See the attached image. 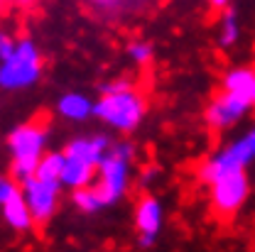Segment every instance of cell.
Here are the masks:
<instances>
[{"instance_id":"obj_1","label":"cell","mask_w":255,"mask_h":252,"mask_svg":"<svg viewBox=\"0 0 255 252\" xmlns=\"http://www.w3.org/2000/svg\"><path fill=\"white\" fill-rule=\"evenodd\" d=\"M145 113H147V100L128 76L106 81L94 103V118L118 135L135 132L142 125Z\"/></svg>"},{"instance_id":"obj_2","label":"cell","mask_w":255,"mask_h":252,"mask_svg":"<svg viewBox=\"0 0 255 252\" xmlns=\"http://www.w3.org/2000/svg\"><path fill=\"white\" fill-rule=\"evenodd\" d=\"M135 157H137V150H135V145L130 140H113L111 150L106 152V157L101 159V164L96 167L94 186L103 196L108 208L118 206L132 189Z\"/></svg>"},{"instance_id":"obj_3","label":"cell","mask_w":255,"mask_h":252,"mask_svg":"<svg viewBox=\"0 0 255 252\" xmlns=\"http://www.w3.org/2000/svg\"><path fill=\"white\" fill-rule=\"evenodd\" d=\"M10 174L22 184L37 171V164L49 152V127L42 120H27L7 132Z\"/></svg>"},{"instance_id":"obj_4","label":"cell","mask_w":255,"mask_h":252,"mask_svg":"<svg viewBox=\"0 0 255 252\" xmlns=\"http://www.w3.org/2000/svg\"><path fill=\"white\" fill-rule=\"evenodd\" d=\"M44 59L32 37H17L10 57L0 62V93H25L42 79Z\"/></svg>"},{"instance_id":"obj_5","label":"cell","mask_w":255,"mask_h":252,"mask_svg":"<svg viewBox=\"0 0 255 252\" xmlns=\"http://www.w3.org/2000/svg\"><path fill=\"white\" fill-rule=\"evenodd\" d=\"M255 164V125L238 132L226 145L214 150L199 167V179L204 184H211L233 171H248Z\"/></svg>"},{"instance_id":"obj_6","label":"cell","mask_w":255,"mask_h":252,"mask_svg":"<svg viewBox=\"0 0 255 252\" xmlns=\"http://www.w3.org/2000/svg\"><path fill=\"white\" fill-rule=\"evenodd\" d=\"M20 191L30 206V213L34 218V225H47L57 216L59 203H62V181L59 179H47L39 174H32L20 184Z\"/></svg>"},{"instance_id":"obj_7","label":"cell","mask_w":255,"mask_h":252,"mask_svg":"<svg viewBox=\"0 0 255 252\" xmlns=\"http://www.w3.org/2000/svg\"><path fill=\"white\" fill-rule=\"evenodd\" d=\"M251 110H255L253 100L248 93H233V91H223L211 98V103L204 110V120L214 132H228L238 123H243Z\"/></svg>"},{"instance_id":"obj_8","label":"cell","mask_w":255,"mask_h":252,"mask_svg":"<svg viewBox=\"0 0 255 252\" xmlns=\"http://www.w3.org/2000/svg\"><path fill=\"white\" fill-rule=\"evenodd\" d=\"M251 196V179L248 171H233L209 184V203L216 216L231 218L236 216Z\"/></svg>"},{"instance_id":"obj_9","label":"cell","mask_w":255,"mask_h":252,"mask_svg":"<svg viewBox=\"0 0 255 252\" xmlns=\"http://www.w3.org/2000/svg\"><path fill=\"white\" fill-rule=\"evenodd\" d=\"M132 225L137 233V243L142 248H152L157 245L164 230V206L155 193H142L135 203V213H132Z\"/></svg>"},{"instance_id":"obj_10","label":"cell","mask_w":255,"mask_h":252,"mask_svg":"<svg viewBox=\"0 0 255 252\" xmlns=\"http://www.w3.org/2000/svg\"><path fill=\"white\" fill-rule=\"evenodd\" d=\"M79 2L108 22H126L152 5V0H79Z\"/></svg>"},{"instance_id":"obj_11","label":"cell","mask_w":255,"mask_h":252,"mask_svg":"<svg viewBox=\"0 0 255 252\" xmlns=\"http://www.w3.org/2000/svg\"><path fill=\"white\" fill-rule=\"evenodd\" d=\"M111 145H113V140H111L108 135H103V132H86V135L71 137V140L64 145V152L98 167L101 159L106 157V152L111 150Z\"/></svg>"},{"instance_id":"obj_12","label":"cell","mask_w":255,"mask_h":252,"mask_svg":"<svg viewBox=\"0 0 255 252\" xmlns=\"http://www.w3.org/2000/svg\"><path fill=\"white\" fill-rule=\"evenodd\" d=\"M94 98H89L81 91H66L54 100V113L57 118H62L64 123H86L94 118Z\"/></svg>"},{"instance_id":"obj_13","label":"cell","mask_w":255,"mask_h":252,"mask_svg":"<svg viewBox=\"0 0 255 252\" xmlns=\"http://www.w3.org/2000/svg\"><path fill=\"white\" fill-rule=\"evenodd\" d=\"M0 218L5 223V228H10L17 235H25V233H30L32 228H34V218H32L30 206H27L22 191H17L12 198H7L0 206Z\"/></svg>"},{"instance_id":"obj_14","label":"cell","mask_w":255,"mask_h":252,"mask_svg":"<svg viewBox=\"0 0 255 252\" xmlns=\"http://www.w3.org/2000/svg\"><path fill=\"white\" fill-rule=\"evenodd\" d=\"M241 37H243L241 12L233 5L221 7V15H219V22H216V44L221 47L223 52H228V49H236L238 47Z\"/></svg>"},{"instance_id":"obj_15","label":"cell","mask_w":255,"mask_h":252,"mask_svg":"<svg viewBox=\"0 0 255 252\" xmlns=\"http://www.w3.org/2000/svg\"><path fill=\"white\" fill-rule=\"evenodd\" d=\"M62 186L66 191L74 189H84V186H91L96 181V167L84 162L79 157H71L64 152V167H62V176H59Z\"/></svg>"},{"instance_id":"obj_16","label":"cell","mask_w":255,"mask_h":252,"mask_svg":"<svg viewBox=\"0 0 255 252\" xmlns=\"http://www.w3.org/2000/svg\"><path fill=\"white\" fill-rule=\"evenodd\" d=\"M69 193H71L74 208L79 213H84V216H96V213H101V211L108 208L106 201H103V196L98 193V189H96L94 184L91 186H84V189H74V191H69Z\"/></svg>"},{"instance_id":"obj_17","label":"cell","mask_w":255,"mask_h":252,"mask_svg":"<svg viewBox=\"0 0 255 252\" xmlns=\"http://www.w3.org/2000/svg\"><path fill=\"white\" fill-rule=\"evenodd\" d=\"M255 81V69L251 66H231L221 79V88L223 91H233V93H248L253 88Z\"/></svg>"},{"instance_id":"obj_18","label":"cell","mask_w":255,"mask_h":252,"mask_svg":"<svg viewBox=\"0 0 255 252\" xmlns=\"http://www.w3.org/2000/svg\"><path fill=\"white\" fill-rule=\"evenodd\" d=\"M126 54L135 66H150L152 59H155V44L147 42V39H132L128 44Z\"/></svg>"},{"instance_id":"obj_19","label":"cell","mask_w":255,"mask_h":252,"mask_svg":"<svg viewBox=\"0 0 255 252\" xmlns=\"http://www.w3.org/2000/svg\"><path fill=\"white\" fill-rule=\"evenodd\" d=\"M62 167H64V150H49L42 162L37 164V171L39 176H47V179H59L62 176Z\"/></svg>"},{"instance_id":"obj_20","label":"cell","mask_w":255,"mask_h":252,"mask_svg":"<svg viewBox=\"0 0 255 252\" xmlns=\"http://www.w3.org/2000/svg\"><path fill=\"white\" fill-rule=\"evenodd\" d=\"M20 191V181L7 171V174H0V206L7 201V198H12L15 193Z\"/></svg>"},{"instance_id":"obj_21","label":"cell","mask_w":255,"mask_h":252,"mask_svg":"<svg viewBox=\"0 0 255 252\" xmlns=\"http://www.w3.org/2000/svg\"><path fill=\"white\" fill-rule=\"evenodd\" d=\"M15 44H17V37H15L10 30L0 27V62H2L5 57H10V54H12Z\"/></svg>"},{"instance_id":"obj_22","label":"cell","mask_w":255,"mask_h":252,"mask_svg":"<svg viewBox=\"0 0 255 252\" xmlns=\"http://www.w3.org/2000/svg\"><path fill=\"white\" fill-rule=\"evenodd\" d=\"M159 176V169L157 167H152V164H147L140 174H137V184L142 186V189H150L152 184H155V179Z\"/></svg>"},{"instance_id":"obj_23","label":"cell","mask_w":255,"mask_h":252,"mask_svg":"<svg viewBox=\"0 0 255 252\" xmlns=\"http://www.w3.org/2000/svg\"><path fill=\"white\" fill-rule=\"evenodd\" d=\"M17 7H32V5H37L39 0H12Z\"/></svg>"},{"instance_id":"obj_24","label":"cell","mask_w":255,"mask_h":252,"mask_svg":"<svg viewBox=\"0 0 255 252\" xmlns=\"http://www.w3.org/2000/svg\"><path fill=\"white\" fill-rule=\"evenodd\" d=\"M209 2H211L214 7H219V10H221V7H226V5H231L233 0H209Z\"/></svg>"},{"instance_id":"obj_25","label":"cell","mask_w":255,"mask_h":252,"mask_svg":"<svg viewBox=\"0 0 255 252\" xmlns=\"http://www.w3.org/2000/svg\"><path fill=\"white\" fill-rule=\"evenodd\" d=\"M251 100H253V105H255V81H253V88H251Z\"/></svg>"}]
</instances>
